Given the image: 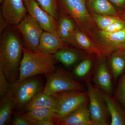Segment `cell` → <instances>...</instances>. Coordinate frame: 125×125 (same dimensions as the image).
<instances>
[{
	"mask_svg": "<svg viewBox=\"0 0 125 125\" xmlns=\"http://www.w3.org/2000/svg\"><path fill=\"white\" fill-rule=\"evenodd\" d=\"M7 22L3 18L2 15H0V32H2L6 27Z\"/></svg>",
	"mask_w": 125,
	"mask_h": 125,
	"instance_id": "1f68e13d",
	"label": "cell"
},
{
	"mask_svg": "<svg viewBox=\"0 0 125 125\" xmlns=\"http://www.w3.org/2000/svg\"><path fill=\"white\" fill-rule=\"evenodd\" d=\"M23 113L30 118L37 120H52L55 123L57 118L56 114L54 109L52 108H39L31 109Z\"/></svg>",
	"mask_w": 125,
	"mask_h": 125,
	"instance_id": "603a6c76",
	"label": "cell"
},
{
	"mask_svg": "<svg viewBox=\"0 0 125 125\" xmlns=\"http://www.w3.org/2000/svg\"><path fill=\"white\" fill-rule=\"evenodd\" d=\"M85 0L87 1V0Z\"/></svg>",
	"mask_w": 125,
	"mask_h": 125,
	"instance_id": "e575fe53",
	"label": "cell"
},
{
	"mask_svg": "<svg viewBox=\"0 0 125 125\" xmlns=\"http://www.w3.org/2000/svg\"><path fill=\"white\" fill-rule=\"evenodd\" d=\"M74 21L67 16H62L58 22L57 34L62 41L67 45L70 43L76 28Z\"/></svg>",
	"mask_w": 125,
	"mask_h": 125,
	"instance_id": "ac0fdd59",
	"label": "cell"
},
{
	"mask_svg": "<svg viewBox=\"0 0 125 125\" xmlns=\"http://www.w3.org/2000/svg\"><path fill=\"white\" fill-rule=\"evenodd\" d=\"M10 83L5 76L3 70L0 68V97L6 95L9 93Z\"/></svg>",
	"mask_w": 125,
	"mask_h": 125,
	"instance_id": "83f0119b",
	"label": "cell"
},
{
	"mask_svg": "<svg viewBox=\"0 0 125 125\" xmlns=\"http://www.w3.org/2000/svg\"><path fill=\"white\" fill-rule=\"evenodd\" d=\"M16 26L27 48L35 52L38 51L40 37L43 31L37 22L29 14L26 15Z\"/></svg>",
	"mask_w": 125,
	"mask_h": 125,
	"instance_id": "ba28073f",
	"label": "cell"
},
{
	"mask_svg": "<svg viewBox=\"0 0 125 125\" xmlns=\"http://www.w3.org/2000/svg\"><path fill=\"white\" fill-rule=\"evenodd\" d=\"M41 76H33L18 83H10L9 93L13 99L15 109L22 112L26 105L34 96L42 92Z\"/></svg>",
	"mask_w": 125,
	"mask_h": 125,
	"instance_id": "3957f363",
	"label": "cell"
},
{
	"mask_svg": "<svg viewBox=\"0 0 125 125\" xmlns=\"http://www.w3.org/2000/svg\"><path fill=\"white\" fill-rule=\"evenodd\" d=\"M89 102L55 122L57 125H93L90 116Z\"/></svg>",
	"mask_w": 125,
	"mask_h": 125,
	"instance_id": "4fadbf2b",
	"label": "cell"
},
{
	"mask_svg": "<svg viewBox=\"0 0 125 125\" xmlns=\"http://www.w3.org/2000/svg\"><path fill=\"white\" fill-rule=\"evenodd\" d=\"M1 15L7 24L17 25L26 16L27 10L23 0H3Z\"/></svg>",
	"mask_w": 125,
	"mask_h": 125,
	"instance_id": "8fae6325",
	"label": "cell"
},
{
	"mask_svg": "<svg viewBox=\"0 0 125 125\" xmlns=\"http://www.w3.org/2000/svg\"><path fill=\"white\" fill-rule=\"evenodd\" d=\"M125 28V21L121 20L109 25L104 31L113 32L121 31Z\"/></svg>",
	"mask_w": 125,
	"mask_h": 125,
	"instance_id": "f1b7e54d",
	"label": "cell"
},
{
	"mask_svg": "<svg viewBox=\"0 0 125 125\" xmlns=\"http://www.w3.org/2000/svg\"><path fill=\"white\" fill-rule=\"evenodd\" d=\"M42 9L57 20L59 17L56 0H36Z\"/></svg>",
	"mask_w": 125,
	"mask_h": 125,
	"instance_id": "484cf974",
	"label": "cell"
},
{
	"mask_svg": "<svg viewBox=\"0 0 125 125\" xmlns=\"http://www.w3.org/2000/svg\"><path fill=\"white\" fill-rule=\"evenodd\" d=\"M97 37L100 40L98 46L101 54H107L114 51L117 46L125 42V28L113 32L100 30L98 31Z\"/></svg>",
	"mask_w": 125,
	"mask_h": 125,
	"instance_id": "7c38bea8",
	"label": "cell"
},
{
	"mask_svg": "<svg viewBox=\"0 0 125 125\" xmlns=\"http://www.w3.org/2000/svg\"><path fill=\"white\" fill-rule=\"evenodd\" d=\"M55 106L54 96H50L42 92L34 96L23 109L22 113L35 108H47L54 109Z\"/></svg>",
	"mask_w": 125,
	"mask_h": 125,
	"instance_id": "ffe728a7",
	"label": "cell"
},
{
	"mask_svg": "<svg viewBox=\"0 0 125 125\" xmlns=\"http://www.w3.org/2000/svg\"><path fill=\"white\" fill-rule=\"evenodd\" d=\"M93 62L92 58L87 57L83 59L73 70V74L79 79H87L93 71Z\"/></svg>",
	"mask_w": 125,
	"mask_h": 125,
	"instance_id": "cb8c5ba5",
	"label": "cell"
},
{
	"mask_svg": "<svg viewBox=\"0 0 125 125\" xmlns=\"http://www.w3.org/2000/svg\"><path fill=\"white\" fill-rule=\"evenodd\" d=\"M98 57V61L94 70L93 83L102 92L112 96L113 91L112 75L105 58L102 55Z\"/></svg>",
	"mask_w": 125,
	"mask_h": 125,
	"instance_id": "30bf717a",
	"label": "cell"
},
{
	"mask_svg": "<svg viewBox=\"0 0 125 125\" xmlns=\"http://www.w3.org/2000/svg\"><path fill=\"white\" fill-rule=\"evenodd\" d=\"M68 47L57 34L44 31L40 37L38 51L44 54H54L59 50Z\"/></svg>",
	"mask_w": 125,
	"mask_h": 125,
	"instance_id": "5bb4252c",
	"label": "cell"
},
{
	"mask_svg": "<svg viewBox=\"0 0 125 125\" xmlns=\"http://www.w3.org/2000/svg\"><path fill=\"white\" fill-rule=\"evenodd\" d=\"M119 16L121 19L125 21V12L119 15Z\"/></svg>",
	"mask_w": 125,
	"mask_h": 125,
	"instance_id": "836d02e7",
	"label": "cell"
},
{
	"mask_svg": "<svg viewBox=\"0 0 125 125\" xmlns=\"http://www.w3.org/2000/svg\"><path fill=\"white\" fill-rule=\"evenodd\" d=\"M114 98L120 103L125 110V71L118 83Z\"/></svg>",
	"mask_w": 125,
	"mask_h": 125,
	"instance_id": "4316f807",
	"label": "cell"
},
{
	"mask_svg": "<svg viewBox=\"0 0 125 125\" xmlns=\"http://www.w3.org/2000/svg\"><path fill=\"white\" fill-rule=\"evenodd\" d=\"M85 0H62L66 12L73 19L78 27L92 38L97 37L98 31L87 10Z\"/></svg>",
	"mask_w": 125,
	"mask_h": 125,
	"instance_id": "277c9868",
	"label": "cell"
},
{
	"mask_svg": "<svg viewBox=\"0 0 125 125\" xmlns=\"http://www.w3.org/2000/svg\"><path fill=\"white\" fill-rule=\"evenodd\" d=\"M101 92L111 116L110 125H125V109L112 96Z\"/></svg>",
	"mask_w": 125,
	"mask_h": 125,
	"instance_id": "2e32d148",
	"label": "cell"
},
{
	"mask_svg": "<svg viewBox=\"0 0 125 125\" xmlns=\"http://www.w3.org/2000/svg\"><path fill=\"white\" fill-rule=\"evenodd\" d=\"M116 49H122V50H123L125 51V42L123 43V44H121L120 45L117 46L115 48V50Z\"/></svg>",
	"mask_w": 125,
	"mask_h": 125,
	"instance_id": "d6a6232c",
	"label": "cell"
},
{
	"mask_svg": "<svg viewBox=\"0 0 125 125\" xmlns=\"http://www.w3.org/2000/svg\"><path fill=\"white\" fill-rule=\"evenodd\" d=\"M87 5L93 13L102 15L119 16L116 8L108 0H88Z\"/></svg>",
	"mask_w": 125,
	"mask_h": 125,
	"instance_id": "d6986e66",
	"label": "cell"
},
{
	"mask_svg": "<svg viewBox=\"0 0 125 125\" xmlns=\"http://www.w3.org/2000/svg\"><path fill=\"white\" fill-rule=\"evenodd\" d=\"M70 44L90 54H96L97 56L102 55L96 43L78 27L75 30Z\"/></svg>",
	"mask_w": 125,
	"mask_h": 125,
	"instance_id": "9a60e30c",
	"label": "cell"
},
{
	"mask_svg": "<svg viewBox=\"0 0 125 125\" xmlns=\"http://www.w3.org/2000/svg\"><path fill=\"white\" fill-rule=\"evenodd\" d=\"M13 125H30L28 121L25 117L23 113L15 114L11 121Z\"/></svg>",
	"mask_w": 125,
	"mask_h": 125,
	"instance_id": "f546056e",
	"label": "cell"
},
{
	"mask_svg": "<svg viewBox=\"0 0 125 125\" xmlns=\"http://www.w3.org/2000/svg\"><path fill=\"white\" fill-rule=\"evenodd\" d=\"M91 16L94 23L102 30H104L112 23L122 20L119 16L102 15L94 13H92Z\"/></svg>",
	"mask_w": 125,
	"mask_h": 125,
	"instance_id": "d4e9b609",
	"label": "cell"
},
{
	"mask_svg": "<svg viewBox=\"0 0 125 125\" xmlns=\"http://www.w3.org/2000/svg\"><path fill=\"white\" fill-rule=\"evenodd\" d=\"M116 8L121 10H125V0H108Z\"/></svg>",
	"mask_w": 125,
	"mask_h": 125,
	"instance_id": "4dcf8cb0",
	"label": "cell"
},
{
	"mask_svg": "<svg viewBox=\"0 0 125 125\" xmlns=\"http://www.w3.org/2000/svg\"><path fill=\"white\" fill-rule=\"evenodd\" d=\"M113 52L109 58L108 66L113 81L115 83L125 71V51L116 49Z\"/></svg>",
	"mask_w": 125,
	"mask_h": 125,
	"instance_id": "e0dca14e",
	"label": "cell"
},
{
	"mask_svg": "<svg viewBox=\"0 0 125 125\" xmlns=\"http://www.w3.org/2000/svg\"><path fill=\"white\" fill-rule=\"evenodd\" d=\"M46 82L43 93L54 96L60 92L68 91H86L84 85L74 79L65 71L58 69L45 75Z\"/></svg>",
	"mask_w": 125,
	"mask_h": 125,
	"instance_id": "8992f818",
	"label": "cell"
},
{
	"mask_svg": "<svg viewBox=\"0 0 125 125\" xmlns=\"http://www.w3.org/2000/svg\"><path fill=\"white\" fill-rule=\"evenodd\" d=\"M23 1L30 15L37 22L43 31L57 34L58 23L56 19L42 9L36 0Z\"/></svg>",
	"mask_w": 125,
	"mask_h": 125,
	"instance_id": "9c48e42d",
	"label": "cell"
},
{
	"mask_svg": "<svg viewBox=\"0 0 125 125\" xmlns=\"http://www.w3.org/2000/svg\"><path fill=\"white\" fill-rule=\"evenodd\" d=\"M23 53L19 78L14 83H18L37 75H46L55 71V65L57 61L54 54L35 52L24 47L23 48Z\"/></svg>",
	"mask_w": 125,
	"mask_h": 125,
	"instance_id": "7a4b0ae2",
	"label": "cell"
},
{
	"mask_svg": "<svg viewBox=\"0 0 125 125\" xmlns=\"http://www.w3.org/2000/svg\"><path fill=\"white\" fill-rule=\"evenodd\" d=\"M54 97L55 106L54 109L57 115L55 121L89 102L87 90L60 92Z\"/></svg>",
	"mask_w": 125,
	"mask_h": 125,
	"instance_id": "52a82bcc",
	"label": "cell"
},
{
	"mask_svg": "<svg viewBox=\"0 0 125 125\" xmlns=\"http://www.w3.org/2000/svg\"><path fill=\"white\" fill-rule=\"evenodd\" d=\"M14 109H15L14 102L9 93L0 97V125H8L11 122V115Z\"/></svg>",
	"mask_w": 125,
	"mask_h": 125,
	"instance_id": "44dd1931",
	"label": "cell"
},
{
	"mask_svg": "<svg viewBox=\"0 0 125 125\" xmlns=\"http://www.w3.org/2000/svg\"><path fill=\"white\" fill-rule=\"evenodd\" d=\"M90 116L93 125H109V112L102 92L89 80L85 81Z\"/></svg>",
	"mask_w": 125,
	"mask_h": 125,
	"instance_id": "5b68a950",
	"label": "cell"
},
{
	"mask_svg": "<svg viewBox=\"0 0 125 125\" xmlns=\"http://www.w3.org/2000/svg\"><path fill=\"white\" fill-rule=\"evenodd\" d=\"M57 60L66 66L75 64L81 58L82 55L77 50L66 48L54 54Z\"/></svg>",
	"mask_w": 125,
	"mask_h": 125,
	"instance_id": "7402d4cb",
	"label": "cell"
},
{
	"mask_svg": "<svg viewBox=\"0 0 125 125\" xmlns=\"http://www.w3.org/2000/svg\"><path fill=\"white\" fill-rule=\"evenodd\" d=\"M22 44L17 34L7 29L2 34L0 44V68L10 83H15L19 75Z\"/></svg>",
	"mask_w": 125,
	"mask_h": 125,
	"instance_id": "6da1fadb",
	"label": "cell"
}]
</instances>
